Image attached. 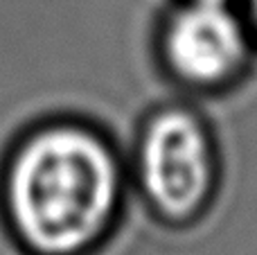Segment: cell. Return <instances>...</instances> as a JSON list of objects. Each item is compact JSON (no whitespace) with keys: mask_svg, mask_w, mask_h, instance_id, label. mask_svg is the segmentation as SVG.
<instances>
[{"mask_svg":"<svg viewBox=\"0 0 257 255\" xmlns=\"http://www.w3.org/2000/svg\"><path fill=\"white\" fill-rule=\"evenodd\" d=\"M133 167L147 208L167 226L201 221L219 199V136L192 104H163L145 117Z\"/></svg>","mask_w":257,"mask_h":255,"instance_id":"2","label":"cell"},{"mask_svg":"<svg viewBox=\"0 0 257 255\" xmlns=\"http://www.w3.org/2000/svg\"><path fill=\"white\" fill-rule=\"evenodd\" d=\"M239 7L244 12V18L248 23V30L253 34V41L257 45V0H239Z\"/></svg>","mask_w":257,"mask_h":255,"instance_id":"4","label":"cell"},{"mask_svg":"<svg viewBox=\"0 0 257 255\" xmlns=\"http://www.w3.org/2000/svg\"><path fill=\"white\" fill-rule=\"evenodd\" d=\"M156 45L165 75L199 97L237 88L257 57L235 0H176L163 14Z\"/></svg>","mask_w":257,"mask_h":255,"instance_id":"3","label":"cell"},{"mask_svg":"<svg viewBox=\"0 0 257 255\" xmlns=\"http://www.w3.org/2000/svg\"><path fill=\"white\" fill-rule=\"evenodd\" d=\"M122 201L115 152L86 126L57 124L21 145L7 174V208L39 255H79L104 237Z\"/></svg>","mask_w":257,"mask_h":255,"instance_id":"1","label":"cell"}]
</instances>
